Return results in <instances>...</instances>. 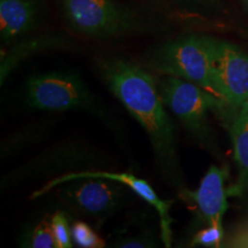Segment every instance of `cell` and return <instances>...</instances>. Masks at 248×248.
<instances>
[{
	"instance_id": "1",
	"label": "cell",
	"mask_w": 248,
	"mask_h": 248,
	"mask_svg": "<svg viewBox=\"0 0 248 248\" xmlns=\"http://www.w3.org/2000/svg\"><path fill=\"white\" fill-rule=\"evenodd\" d=\"M98 71L114 97L144 129L164 178L175 188L183 190L184 179L175 130L155 76L137 62L123 57L99 59Z\"/></svg>"
},
{
	"instance_id": "2",
	"label": "cell",
	"mask_w": 248,
	"mask_h": 248,
	"mask_svg": "<svg viewBox=\"0 0 248 248\" xmlns=\"http://www.w3.org/2000/svg\"><path fill=\"white\" fill-rule=\"evenodd\" d=\"M63 17L77 35L116 39L151 29L150 22L119 0H61Z\"/></svg>"
},
{
	"instance_id": "3",
	"label": "cell",
	"mask_w": 248,
	"mask_h": 248,
	"mask_svg": "<svg viewBox=\"0 0 248 248\" xmlns=\"http://www.w3.org/2000/svg\"><path fill=\"white\" fill-rule=\"evenodd\" d=\"M146 63L152 70L188 80L218 97L212 37L186 35L164 42L148 52Z\"/></svg>"
},
{
	"instance_id": "4",
	"label": "cell",
	"mask_w": 248,
	"mask_h": 248,
	"mask_svg": "<svg viewBox=\"0 0 248 248\" xmlns=\"http://www.w3.org/2000/svg\"><path fill=\"white\" fill-rule=\"evenodd\" d=\"M24 102L44 111H86L109 120L107 111L83 77L74 70H54L31 76L24 84Z\"/></svg>"
},
{
	"instance_id": "5",
	"label": "cell",
	"mask_w": 248,
	"mask_h": 248,
	"mask_svg": "<svg viewBox=\"0 0 248 248\" xmlns=\"http://www.w3.org/2000/svg\"><path fill=\"white\" fill-rule=\"evenodd\" d=\"M57 187L59 199L67 207L95 221H105L114 215L131 198L130 192L125 190L128 186L109 178H77Z\"/></svg>"
},
{
	"instance_id": "6",
	"label": "cell",
	"mask_w": 248,
	"mask_h": 248,
	"mask_svg": "<svg viewBox=\"0 0 248 248\" xmlns=\"http://www.w3.org/2000/svg\"><path fill=\"white\" fill-rule=\"evenodd\" d=\"M159 85L164 105L184 128L199 139L208 137V113L221 110L228 104L201 86L178 77L166 76Z\"/></svg>"
},
{
	"instance_id": "7",
	"label": "cell",
	"mask_w": 248,
	"mask_h": 248,
	"mask_svg": "<svg viewBox=\"0 0 248 248\" xmlns=\"http://www.w3.org/2000/svg\"><path fill=\"white\" fill-rule=\"evenodd\" d=\"M217 95L239 108L248 98V54L230 43L212 38Z\"/></svg>"
},
{
	"instance_id": "8",
	"label": "cell",
	"mask_w": 248,
	"mask_h": 248,
	"mask_svg": "<svg viewBox=\"0 0 248 248\" xmlns=\"http://www.w3.org/2000/svg\"><path fill=\"white\" fill-rule=\"evenodd\" d=\"M85 177L109 178L113 179V181L123 183L136 195H138L142 200L146 201L148 204H151L160 216L161 238H162L163 243L167 247L170 246V244H171V217H170V208H171L172 201L161 199L159 195L156 194V192L154 191V188L150 185V183L140 177H137L133 173L105 171V170H83V171L78 172H69L66 173V175L60 176L59 178L52 179L42 190L36 192L32 197H39V195L44 194L45 192L49 191L51 188H55L58 185H60L64 182Z\"/></svg>"
},
{
	"instance_id": "9",
	"label": "cell",
	"mask_w": 248,
	"mask_h": 248,
	"mask_svg": "<svg viewBox=\"0 0 248 248\" xmlns=\"http://www.w3.org/2000/svg\"><path fill=\"white\" fill-rule=\"evenodd\" d=\"M42 11L38 0H0V37L11 46L36 30Z\"/></svg>"
},
{
	"instance_id": "10",
	"label": "cell",
	"mask_w": 248,
	"mask_h": 248,
	"mask_svg": "<svg viewBox=\"0 0 248 248\" xmlns=\"http://www.w3.org/2000/svg\"><path fill=\"white\" fill-rule=\"evenodd\" d=\"M228 177V170L221 167L212 166L207 171L195 192L185 193L193 200L199 209L200 216L209 225H222V218L226 209V191L224 183Z\"/></svg>"
},
{
	"instance_id": "11",
	"label": "cell",
	"mask_w": 248,
	"mask_h": 248,
	"mask_svg": "<svg viewBox=\"0 0 248 248\" xmlns=\"http://www.w3.org/2000/svg\"><path fill=\"white\" fill-rule=\"evenodd\" d=\"M95 157L92 152L84 148L77 146H71L68 145L66 147L55 148L52 152L45 153L36 159L30 160L29 162L9 173L4 178L6 185L14 184L16 182H21L23 179H28L37 175H45V173L51 172V170H61L66 167H71L74 164L89 163Z\"/></svg>"
},
{
	"instance_id": "12",
	"label": "cell",
	"mask_w": 248,
	"mask_h": 248,
	"mask_svg": "<svg viewBox=\"0 0 248 248\" xmlns=\"http://www.w3.org/2000/svg\"><path fill=\"white\" fill-rule=\"evenodd\" d=\"M63 43L64 40L59 38V37L43 36L33 39L23 38L15 44L11 45L12 48L6 52L1 58V64H0V82H1V85L4 84L9 74L14 70V68H16L21 61L26 60L28 57L35 54L40 49L59 47Z\"/></svg>"
},
{
	"instance_id": "13",
	"label": "cell",
	"mask_w": 248,
	"mask_h": 248,
	"mask_svg": "<svg viewBox=\"0 0 248 248\" xmlns=\"http://www.w3.org/2000/svg\"><path fill=\"white\" fill-rule=\"evenodd\" d=\"M230 133L234 160L239 171L237 191H244L248 188V115L239 111L232 123Z\"/></svg>"
},
{
	"instance_id": "14",
	"label": "cell",
	"mask_w": 248,
	"mask_h": 248,
	"mask_svg": "<svg viewBox=\"0 0 248 248\" xmlns=\"http://www.w3.org/2000/svg\"><path fill=\"white\" fill-rule=\"evenodd\" d=\"M21 246L32 248H54L57 247L53 232H52L51 222L46 219L38 224L29 228L23 233Z\"/></svg>"
},
{
	"instance_id": "15",
	"label": "cell",
	"mask_w": 248,
	"mask_h": 248,
	"mask_svg": "<svg viewBox=\"0 0 248 248\" xmlns=\"http://www.w3.org/2000/svg\"><path fill=\"white\" fill-rule=\"evenodd\" d=\"M51 228L58 248L73 247V233L66 214L62 212L55 213L51 217Z\"/></svg>"
},
{
	"instance_id": "16",
	"label": "cell",
	"mask_w": 248,
	"mask_h": 248,
	"mask_svg": "<svg viewBox=\"0 0 248 248\" xmlns=\"http://www.w3.org/2000/svg\"><path fill=\"white\" fill-rule=\"evenodd\" d=\"M71 233L74 243L78 247L100 248L105 246V243L99 238V235L84 222H76L71 228Z\"/></svg>"
},
{
	"instance_id": "17",
	"label": "cell",
	"mask_w": 248,
	"mask_h": 248,
	"mask_svg": "<svg viewBox=\"0 0 248 248\" xmlns=\"http://www.w3.org/2000/svg\"><path fill=\"white\" fill-rule=\"evenodd\" d=\"M223 235H224V232H223L222 225H208L194 235L192 244L206 247H218Z\"/></svg>"
},
{
	"instance_id": "18",
	"label": "cell",
	"mask_w": 248,
	"mask_h": 248,
	"mask_svg": "<svg viewBox=\"0 0 248 248\" xmlns=\"http://www.w3.org/2000/svg\"><path fill=\"white\" fill-rule=\"evenodd\" d=\"M114 246L125 247V248H137V247H155V241L151 234H138L135 237L120 238Z\"/></svg>"
},
{
	"instance_id": "19",
	"label": "cell",
	"mask_w": 248,
	"mask_h": 248,
	"mask_svg": "<svg viewBox=\"0 0 248 248\" xmlns=\"http://www.w3.org/2000/svg\"><path fill=\"white\" fill-rule=\"evenodd\" d=\"M178 1L188 6H200V5L209 4V2L215 1V0H178Z\"/></svg>"
},
{
	"instance_id": "20",
	"label": "cell",
	"mask_w": 248,
	"mask_h": 248,
	"mask_svg": "<svg viewBox=\"0 0 248 248\" xmlns=\"http://www.w3.org/2000/svg\"><path fill=\"white\" fill-rule=\"evenodd\" d=\"M239 111H240V113L245 114V115H248V98L246 99V100H245V102L243 104V106L240 107Z\"/></svg>"
},
{
	"instance_id": "21",
	"label": "cell",
	"mask_w": 248,
	"mask_h": 248,
	"mask_svg": "<svg viewBox=\"0 0 248 248\" xmlns=\"http://www.w3.org/2000/svg\"><path fill=\"white\" fill-rule=\"evenodd\" d=\"M243 2H244L245 7H246V9L248 11V0H243Z\"/></svg>"
}]
</instances>
